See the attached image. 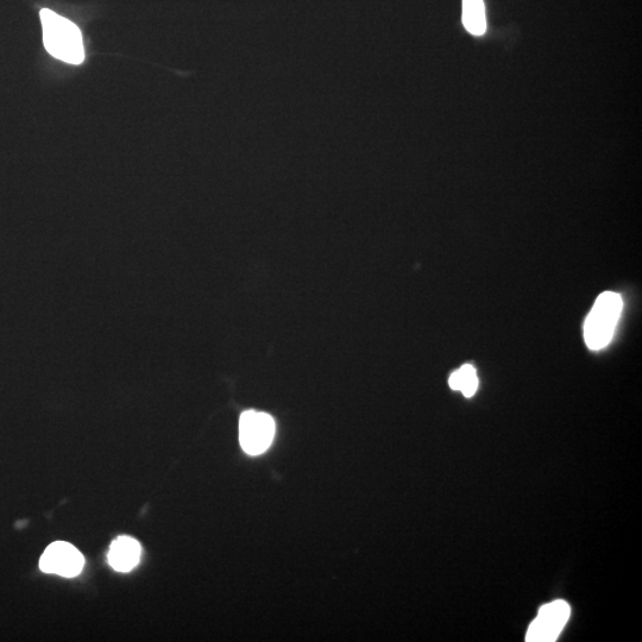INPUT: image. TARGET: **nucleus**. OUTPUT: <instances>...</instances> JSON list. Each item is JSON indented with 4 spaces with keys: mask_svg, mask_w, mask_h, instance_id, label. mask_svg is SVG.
Masks as SVG:
<instances>
[{
    "mask_svg": "<svg viewBox=\"0 0 642 642\" xmlns=\"http://www.w3.org/2000/svg\"><path fill=\"white\" fill-rule=\"evenodd\" d=\"M571 608L568 603L558 600L541 607L526 635L527 642H553L568 623Z\"/></svg>",
    "mask_w": 642,
    "mask_h": 642,
    "instance_id": "4",
    "label": "nucleus"
},
{
    "mask_svg": "<svg viewBox=\"0 0 642 642\" xmlns=\"http://www.w3.org/2000/svg\"><path fill=\"white\" fill-rule=\"evenodd\" d=\"M449 385L453 390L462 392L465 398H471L478 388L476 369L472 365H463L450 376Z\"/></svg>",
    "mask_w": 642,
    "mask_h": 642,
    "instance_id": "8",
    "label": "nucleus"
},
{
    "mask_svg": "<svg viewBox=\"0 0 642 642\" xmlns=\"http://www.w3.org/2000/svg\"><path fill=\"white\" fill-rule=\"evenodd\" d=\"M462 20L471 35L482 36L487 31L486 6L483 0H463Z\"/></svg>",
    "mask_w": 642,
    "mask_h": 642,
    "instance_id": "7",
    "label": "nucleus"
},
{
    "mask_svg": "<svg viewBox=\"0 0 642 642\" xmlns=\"http://www.w3.org/2000/svg\"><path fill=\"white\" fill-rule=\"evenodd\" d=\"M141 557V545L130 537H119L110 546L109 564L119 572H129L136 568Z\"/></svg>",
    "mask_w": 642,
    "mask_h": 642,
    "instance_id": "6",
    "label": "nucleus"
},
{
    "mask_svg": "<svg viewBox=\"0 0 642 642\" xmlns=\"http://www.w3.org/2000/svg\"><path fill=\"white\" fill-rule=\"evenodd\" d=\"M85 564L78 549L65 541H56L47 547L40 560V568L46 574L72 578L78 576Z\"/></svg>",
    "mask_w": 642,
    "mask_h": 642,
    "instance_id": "5",
    "label": "nucleus"
},
{
    "mask_svg": "<svg viewBox=\"0 0 642 642\" xmlns=\"http://www.w3.org/2000/svg\"><path fill=\"white\" fill-rule=\"evenodd\" d=\"M622 307L618 293L604 292L597 298L584 324V339L590 350H602L612 342Z\"/></svg>",
    "mask_w": 642,
    "mask_h": 642,
    "instance_id": "2",
    "label": "nucleus"
},
{
    "mask_svg": "<svg viewBox=\"0 0 642 642\" xmlns=\"http://www.w3.org/2000/svg\"><path fill=\"white\" fill-rule=\"evenodd\" d=\"M275 421L267 413L247 411L239 420V442L250 456L262 455L272 445Z\"/></svg>",
    "mask_w": 642,
    "mask_h": 642,
    "instance_id": "3",
    "label": "nucleus"
},
{
    "mask_svg": "<svg viewBox=\"0 0 642 642\" xmlns=\"http://www.w3.org/2000/svg\"><path fill=\"white\" fill-rule=\"evenodd\" d=\"M40 17L43 43L47 52L53 58L67 64H83L85 60L83 35L77 25L48 9H43Z\"/></svg>",
    "mask_w": 642,
    "mask_h": 642,
    "instance_id": "1",
    "label": "nucleus"
}]
</instances>
